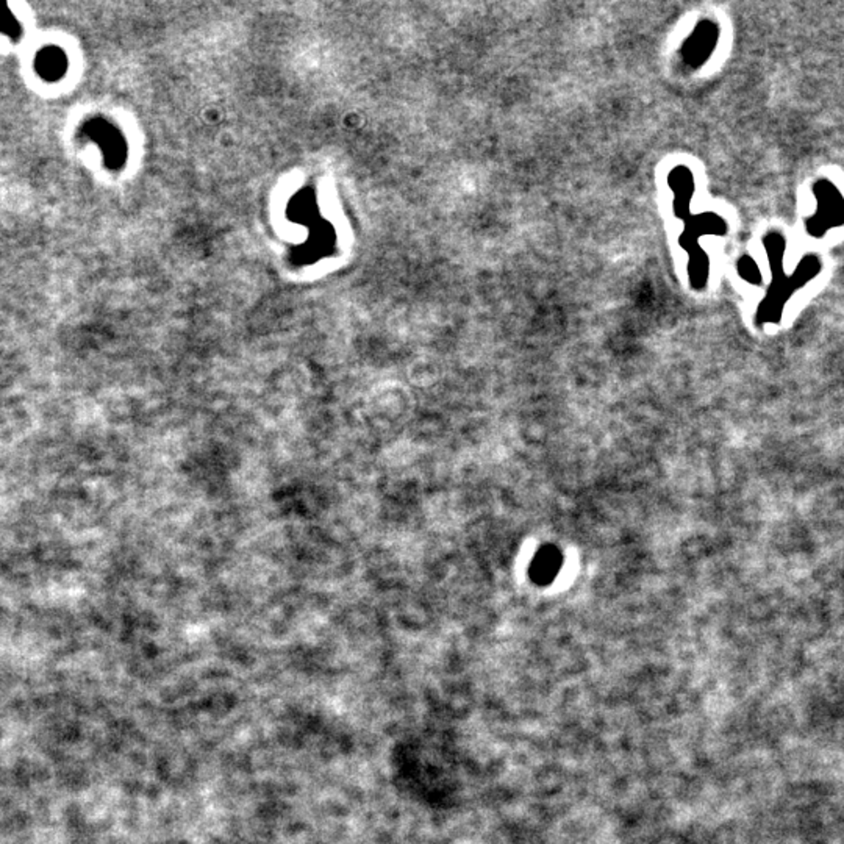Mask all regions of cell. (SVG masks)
I'll return each instance as SVG.
<instances>
[{"instance_id":"obj_4","label":"cell","mask_w":844,"mask_h":844,"mask_svg":"<svg viewBox=\"0 0 844 844\" xmlns=\"http://www.w3.org/2000/svg\"><path fill=\"white\" fill-rule=\"evenodd\" d=\"M716 42H718V27L710 21H703L699 23L693 35L686 40L682 47V55L685 60L686 65L698 68L702 65L705 60L709 59L711 52L715 50Z\"/></svg>"},{"instance_id":"obj_7","label":"cell","mask_w":844,"mask_h":844,"mask_svg":"<svg viewBox=\"0 0 844 844\" xmlns=\"http://www.w3.org/2000/svg\"><path fill=\"white\" fill-rule=\"evenodd\" d=\"M737 271H738L739 277L750 285H762L763 276L760 266L749 255H743L739 258L737 261Z\"/></svg>"},{"instance_id":"obj_2","label":"cell","mask_w":844,"mask_h":844,"mask_svg":"<svg viewBox=\"0 0 844 844\" xmlns=\"http://www.w3.org/2000/svg\"><path fill=\"white\" fill-rule=\"evenodd\" d=\"M816 197V213L805 221V229L816 240L830 230L844 225V196L830 180L821 179L812 187Z\"/></svg>"},{"instance_id":"obj_1","label":"cell","mask_w":844,"mask_h":844,"mask_svg":"<svg viewBox=\"0 0 844 844\" xmlns=\"http://www.w3.org/2000/svg\"><path fill=\"white\" fill-rule=\"evenodd\" d=\"M763 246L766 249L769 268L773 274V280L768 288V293L763 298L762 304L757 310V324H777L784 315L785 304L793 294L803 289L809 281L813 280L822 270L820 258L816 255H805L799 261L792 276L784 272V257H785L786 241L784 234L779 232H771L763 238Z\"/></svg>"},{"instance_id":"obj_3","label":"cell","mask_w":844,"mask_h":844,"mask_svg":"<svg viewBox=\"0 0 844 844\" xmlns=\"http://www.w3.org/2000/svg\"><path fill=\"white\" fill-rule=\"evenodd\" d=\"M685 223V230L680 234V246L683 247L690 255L688 268L701 270L709 264V257L703 252L702 247L699 246V238L702 234H718V236L726 234L727 223L721 216H718L711 211L703 213L701 216H690Z\"/></svg>"},{"instance_id":"obj_6","label":"cell","mask_w":844,"mask_h":844,"mask_svg":"<svg viewBox=\"0 0 844 844\" xmlns=\"http://www.w3.org/2000/svg\"><path fill=\"white\" fill-rule=\"evenodd\" d=\"M563 557L557 547L546 546L537 554L530 568V575L539 585H546L555 579L562 568Z\"/></svg>"},{"instance_id":"obj_5","label":"cell","mask_w":844,"mask_h":844,"mask_svg":"<svg viewBox=\"0 0 844 844\" xmlns=\"http://www.w3.org/2000/svg\"><path fill=\"white\" fill-rule=\"evenodd\" d=\"M668 183L674 193V215L686 221L690 215V206L694 194V177L686 166H677L671 170Z\"/></svg>"},{"instance_id":"obj_8","label":"cell","mask_w":844,"mask_h":844,"mask_svg":"<svg viewBox=\"0 0 844 844\" xmlns=\"http://www.w3.org/2000/svg\"><path fill=\"white\" fill-rule=\"evenodd\" d=\"M0 32L8 36H18L21 32L18 21L14 19L12 12L6 10L5 5L0 4Z\"/></svg>"}]
</instances>
